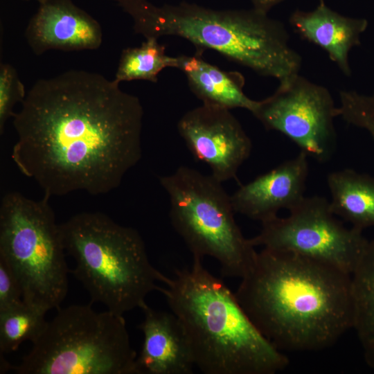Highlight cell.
I'll return each mask as SVG.
<instances>
[{
	"mask_svg": "<svg viewBox=\"0 0 374 374\" xmlns=\"http://www.w3.org/2000/svg\"><path fill=\"white\" fill-rule=\"evenodd\" d=\"M26 95L25 87L16 69L10 64H0V133L4 132L8 119L12 118L14 107L21 103Z\"/></svg>",
	"mask_w": 374,
	"mask_h": 374,
	"instance_id": "7402d4cb",
	"label": "cell"
},
{
	"mask_svg": "<svg viewBox=\"0 0 374 374\" xmlns=\"http://www.w3.org/2000/svg\"><path fill=\"white\" fill-rule=\"evenodd\" d=\"M136 34L177 36L198 51L209 48L279 82L299 73L302 57L290 45L284 24L254 8L215 10L196 3L156 6L148 0H114Z\"/></svg>",
	"mask_w": 374,
	"mask_h": 374,
	"instance_id": "277c9868",
	"label": "cell"
},
{
	"mask_svg": "<svg viewBox=\"0 0 374 374\" xmlns=\"http://www.w3.org/2000/svg\"><path fill=\"white\" fill-rule=\"evenodd\" d=\"M193 257L159 291L186 334L195 366L205 374H275L285 354L258 329L233 293Z\"/></svg>",
	"mask_w": 374,
	"mask_h": 374,
	"instance_id": "3957f363",
	"label": "cell"
},
{
	"mask_svg": "<svg viewBox=\"0 0 374 374\" xmlns=\"http://www.w3.org/2000/svg\"><path fill=\"white\" fill-rule=\"evenodd\" d=\"M327 184L335 215L362 231L374 227V177L344 169L330 173Z\"/></svg>",
	"mask_w": 374,
	"mask_h": 374,
	"instance_id": "e0dca14e",
	"label": "cell"
},
{
	"mask_svg": "<svg viewBox=\"0 0 374 374\" xmlns=\"http://www.w3.org/2000/svg\"><path fill=\"white\" fill-rule=\"evenodd\" d=\"M308 157L300 152L296 157L240 186L231 195L235 213L262 223L277 217L281 209L294 208L305 197Z\"/></svg>",
	"mask_w": 374,
	"mask_h": 374,
	"instance_id": "4fadbf2b",
	"label": "cell"
},
{
	"mask_svg": "<svg viewBox=\"0 0 374 374\" xmlns=\"http://www.w3.org/2000/svg\"><path fill=\"white\" fill-rule=\"evenodd\" d=\"M159 179L169 197L171 224L193 257H212L224 276L242 278L258 252L237 224L222 183L187 166Z\"/></svg>",
	"mask_w": 374,
	"mask_h": 374,
	"instance_id": "52a82bcc",
	"label": "cell"
},
{
	"mask_svg": "<svg viewBox=\"0 0 374 374\" xmlns=\"http://www.w3.org/2000/svg\"><path fill=\"white\" fill-rule=\"evenodd\" d=\"M289 21L303 39L323 49L344 75H351L349 53L361 43L368 27L366 19L344 16L319 3L310 11L294 10Z\"/></svg>",
	"mask_w": 374,
	"mask_h": 374,
	"instance_id": "9a60e30c",
	"label": "cell"
},
{
	"mask_svg": "<svg viewBox=\"0 0 374 374\" xmlns=\"http://www.w3.org/2000/svg\"><path fill=\"white\" fill-rule=\"evenodd\" d=\"M252 114L267 130L284 134L320 163L335 151L337 107L332 96L326 87L299 73L279 82L271 96L258 102Z\"/></svg>",
	"mask_w": 374,
	"mask_h": 374,
	"instance_id": "30bf717a",
	"label": "cell"
},
{
	"mask_svg": "<svg viewBox=\"0 0 374 374\" xmlns=\"http://www.w3.org/2000/svg\"><path fill=\"white\" fill-rule=\"evenodd\" d=\"M337 116L353 126L365 130L374 141V93L341 91Z\"/></svg>",
	"mask_w": 374,
	"mask_h": 374,
	"instance_id": "44dd1931",
	"label": "cell"
},
{
	"mask_svg": "<svg viewBox=\"0 0 374 374\" xmlns=\"http://www.w3.org/2000/svg\"><path fill=\"white\" fill-rule=\"evenodd\" d=\"M353 329L367 365L374 368V240L368 244L350 275Z\"/></svg>",
	"mask_w": 374,
	"mask_h": 374,
	"instance_id": "ac0fdd59",
	"label": "cell"
},
{
	"mask_svg": "<svg viewBox=\"0 0 374 374\" xmlns=\"http://www.w3.org/2000/svg\"><path fill=\"white\" fill-rule=\"evenodd\" d=\"M319 3H324L323 0H319Z\"/></svg>",
	"mask_w": 374,
	"mask_h": 374,
	"instance_id": "484cf974",
	"label": "cell"
},
{
	"mask_svg": "<svg viewBox=\"0 0 374 374\" xmlns=\"http://www.w3.org/2000/svg\"><path fill=\"white\" fill-rule=\"evenodd\" d=\"M19 364L17 374H138L123 315L91 304L60 309Z\"/></svg>",
	"mask_w": 374,
	"mask_h": 374,
	"instance_id": "8992f818",
	"label": "cell"
},
{
	"mask_svg": "<svg viewBox=\"0 0 374 374\" xmlns=\"http://www.w3.org/2000/svg\"><path fill=\"white\" fill-rule=\"evenodd\" d=\"M145 39L141 46L122 51L114 79L116 82L136 80L157 82L165 68H177V57L166 55V47L158 42V38Z\"/></svg>",
	"mask_w": 374,
	"mask_h": 374,
	"instance_id": "d6986e66",
	"label": "cell"
},
{
	"mask_svg": "<svg viewBox=\"0 0 374 374\" xmlns=\"http://www.w3.org/2000/svg\"><path fill=\"white\" fill-rule=\"evenodd\" d=\"M66 252L73 258L71 271L92 302L123 315L146 305L168 278L150 263L144 242L134 229L99 212H82L60 224Z\"/></svg>",
	"mask_w": 374,
	"mask_h": 374,
	"instance_id": "5b68a950",
	"label": "cell"
},
{
	"mask_svg": "<svg viewBox=\"0 0 374 374\" xmlns=\"http://www.w3.org/2000/svg\"><path fill=\"white\" fill-rule=\"evenodd\" d=\"M139 328L143 342L136 357L138 374H191L195 363L184 329L174 313L147 304Z\"/></svg>",
	"mask_w": 374,
	"mask_h": 374,
	"instance_id": "5bb4252c",
	"label": "cell"
},
{
	"mask_svg": "<svg viewBox=\"0 0 374 374\" xmlns=\"http://www.w3.org/2000/svg\"><path fill=\"white\" fill-rule=\"evenodd\" d=\"M12 118L11 158L48 197L109 193L141 159V103L98 73L37 80Z\"/></svg>",
	"mask_w": 374,
	"mask_h": 374,
	"instance_id": "6da1fadb",
	"label": "cell"
},
{
	"mask_svg": "<svg viewBox=\"0 0 374 374\" xmlns=\"http://www.w3.org/2000/svg\"><path fill=\"white\" fill-rule=\"evenodd\" d=\"M21 301V284L10 264L0 256V312Z\"/></svg>",
	"mask_w": 374,
	"mask_h": 374,
	"instance_id": "603a6c76",
	"label": "cell"
},
{
	"mask_svg": "<svg viewBox=\"0 0 374 374\" xmlns=\"http://www.w3.org/2000/svg\"><path fill=\"white\" fill-rule=\"evenodd\" d=\"M177 130L193 156L221 183L235 179L251 154V141L229 109L202 104L181 116Z\"/></svg>",
	"mask_w": 374,
	"mask_h": 374,
	"instance_id": "8fae6325",
	"label": "cell"
},
{
	"mask_svg": "<svg viewBox=\"0 0 374 374\" xmlns=\"http://www.w3.org/2000/svg\"><path fill=\"white\" fill-rule=\"evenodd\" d=\"M235 294L283 353L326 349L353 328L350 275L294 253L262 248Z\"/></svg>",
	"mask_w": 374,
	"mask_h": 374,
	"instance_id": "7a4b0ae2",
	"label": "cell"
},
{
	"mask_svg": "<svg viewBox=\"0 0 374 374\" xmlns=\"http://www.w3.org/2000/svg\"><path fill=\"white\" fill-rule=\"evenodd\" d=\"M289 212L286 217L261 223L260 233L249 238L251 244L294 253L351 275L368 242L362 231L345 226L323 197H305Z\"/></svg>",
	"mask_w": 374,
	"mask_h": 374,
	"instance_id": "9c48e42d",
	"label": "cell"
},
{
	"mask_svg": "<svg viewBox=\"0 0 374 374\" xmlns=\"http://www.w3.org/2000/svg\"><path fill=\"white\" fill-rule=\"evenodd\" d=\"M177 69L186 75L191 91L203 104L227 109L242 108L251 114L258 102L244 92V79L238 72L224 71L198 53L177 56Z\"/></svg>",
	"mask_w": 374,
	"mask_h": 374,
	"instance_id": "2e32d148",
	"label": "cell"
},
{
	"mask_svg": "<svg viewBox=\"0 0 374 374\" xmlns=\"http://www.w3.org/2000/svg\"><path fill=\"white\" fill-rule=\"evenodd\" d=\"M46 312L24 301L0 312V354L15 351L24 341L34 342L46 325Z\"/></svg>",
	"mask_w": 374,
	"mask_h": 374,
	"instance_id": "ffe728a7",
	"label": "cell"
},
{
	"mask_svg": "<svg viewBox=\"0 0 374 374\" xmlns=\"http://www.w3.org/2000/svg\"><path fill=\"white\" fill-rule=\"evenodd\" d=\"M23 1H30V0H23ZM35 1H37L39 3L42 2L43 0H35Z\"/></svg>",
	"mask_w": 374,
	"mask_h": 374,
	"instance_id": "d4e9b609",
	"label": "cell"
},
{
	"mask_svg": "<svg viewBox=\"0 0 374 374\" xmlns=\"http://www.w3.org/2000/svg\"><path fill=\"white\" fill-rule=\"evenodd\" d=\"M253 8L268 14V12L276 6L285 0H251Z\"/></svg>",
	"mask_w": 374,
	"mask_h": 374,
	"instance_id": "cb8c5ba5",
	"label": "cell"
},
{
	"mask_svg": "<svg viewBox=\"0 0 374 374\" xmlns=\"http://www.w3.org/2000/svg\"><path fill=\"white\" fill-rule=\"evenodd\" d=\"M30 19L24 36L33 52L98 48L103 42L100 24L71 0H43Z\"/></svg>",
	"mask_w": 374,
	"mask_h": 374,
	"instance_id": "7c38bea8",
	"label": "cell"
},
{
	"mask_svg": "<svg viewBox=\"0 0 374 374\" xmlns=\"http://www.w3.org/2000/svg\"><path fill=\"white\" fill-rule=\"evenodd\" d=\"M49 198L34 200L13 191L0 204V256L16 274L23 301L46 312L65 299L69 271Z\"/></svg>",
	"mask_w": 374,
	"mask_h": 374,
	"instance_id": "ba28073f",
	"label": "cell"
}]
</instances>
